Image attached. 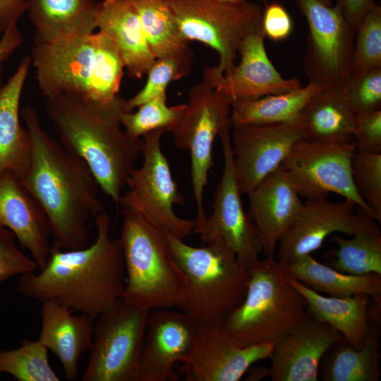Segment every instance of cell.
Instances as JSON below:
<instances>
[{"instance_id":"obj_38","label":"cell","mask_w":381,"mask_h":381,"mask_svg":"<svg viewBox=\"0 0 381 381\" xmlns=\"http://www.w3.org/2000/svg\"><path fill=\"white\" fill-rule=\"evenodd\" d=\"M351 169L358 195L370 208L372 216L381 223V153L356 149Z\"/></svg>"},{"instance_id":"obj_9","label":"cell","mask_w":381,"mask_h":381,"mask_svg":"<svg viewBox=\"0 0 381 381\" xmlns=\"http://www.w3.org/2000/svg\"><path fill=\"white\" fill-rule=\"evenodd\" d=\"M149 313L121 298L96 318L82 381H138Z\"/></svg>"},{"instance_id":"obj_32","label":"cell","mask_w":381,"mask_h":381,"mask_svg":"<svg viewBox=\"0 0 381 381\" xmlns=\"http://www.w3.org/2000/svg\"><path fill=\"white\" fill-rule=\"evenodd\" d=\"M322 87L309 82L305 87L290 92L234 101L231 109V126L234 128L297 120L305 105Z\"/></svg>"},{"instance_id":"obj_6","label":"cell","mask_w":381,"mask_h":381,"mask_svg":"<svg viewBox=\"0 0 381 381\" xmlns=\"http://www.w3.org/2000/svg\"><path fill=\"white\" fill-rule=\"evenodd\" d=\"M164 230L188 281L176 308L198 327H220L246 296L247 270L224 245L193 247Z\"/></svg>"},{"instance_id":"obj_16","label":"cell","mask_w":381,"mask_h":381,"mask_svg":"<svg viewBox=\"0 0 381 381\" xmlns=\"http://www.w3.org/2000/svg\"><path fill=\"white\" fill-rule=\"evenodd\" d=\"M198 325L183 312L157 308L150 311L138 381H176L175 365L190 353Z\"/></svg>"},{"instance_id":"obj_10","label":"cell","mask_w":381,"mask_h":381,"mask_svg":"<svg viewBox=\"0 0 381 381\" xmlns=\"http://www.w3.org/2000/svg\"><path fill=\"white\" fill-rule=\"evenodd\" d=\"M166 132L159 128L143 136V164L132 171L127 181L130 190L121 195L119 206L147 217L183 241L193 233L194 220L181 218L174 210L176 205L184 203V198L161 150L160 140Z\"/></svg>"},{"instance_id":"obj_2","label":"cell","mask_w":381,"mask_h":381,"mask_svg":"<svg viewBox=\"0 0 381 381\" xmlns=\"http://www.w3.org/2000/svg\"><path fill=\"white\" fill-rule=\"evenodd\" d=\"M94 219L97 237L91 246L76 250L52 246L37 273L20 275L18 294L41 302L56 300L93 320L121 298L126 271L120 238H111V219L106 210Z\"/></svg>"},{"instance_id":"obj_23","label":"cell","mask_w":381,"mask_h":381,"mask_svg":"<svg viewBox=\"0 0 381 381\" xmlns=\"http://www.w3.org/2000/svg\"><path fill=\"white\" fill-rule=\"evenodd\" d=\"M38 340L59 360L67 380H75L81 356L89 351L94 336V320L74 315L56 300L42 302Z\"/></svg>"},{"instance_id":"obj_43","label":"cell","mask_w":381,"mask_h":381,"mask_svg":"<svg viewBox=\"0 0 381 381\" xmlns=\"http://www.w3.org/2000/svg\"><path fill=\"white\" fill-rule=\"evenodd\" d=\"M336 2L355 32L362 18L375 4V0H336Z\"/></svg>"},{"instance_id":"obj_33","label":"cell","mask_w":381,"mask_h":381,"mask_svg":"<svg viewBox=\"0 0 381 381\" xmlns=\"http://www.w3.org/2000/svg\"><path fill=\"white\" fill-rule=\"evenodd\" d=\"M135 8L150 49L155 59L178 54L190 47L179 30L165 0H130Z\"/></svg>"},{"instance_id":"obj_27","label":"cell","mask_w":381,"mask_h":381,"mask_svg":"<svg viewBox=\"0 0 381 381\" xmlns=\"http://www.w3.org/2000/svg\"><path fill=\"white\" fill-rule=\"evenodd\" d=\"M25 1L26 11L35 28V44L90 35L97 29L100 6L97 0Z\"/></svg>"},{"instance_id":"obj_19","label":"cell","mask_w":381,"mask_h":381,"mask_svg":"<svg viewBox=\"0 0 381 381\" xmlns=\"http://www.w3.org/2000/svg\"><path fill=\"white\" fill-rule=\"evenodd\" d=\"M343 336L312 318L274 344L270 358L272 381H318L320 361Z\"/></svg>"},{"instance_id":"obj_11","label":"cell","mask_w":381,"mask_h":381,"mask_svg":"<svg viewBox=\"0 0 381 381\" xmlns=\"http://www.w3.org/2000/svg\"><path fill=\"white\" fill-rule=\"evenodd\" d=\"M232 102L229 97L202 80L190 90L184 114L172 131L176 147L190 151L196 219L206 216L203 193L213 164V144L217 135L230 131L232 126Z\"/></svg>"},{"instance_id":"obj_48","label":"cell","mask_w":381,"mask_h":381,"mask_svg":"<svg viewBox=\"0 0 381 381\" xmlns=\"http://www.w3.org/2000/svg\"><path fill=\"white\" fill-rule=\"evenodd\" d=\"M318 1H320L321 3L327 6H332L333 0H318Z\"/></svg>"},{"instance_id":"obj_13","label":"cell","mask_w":381,"mask_h":381,"mask_svg":"<svg viewBox=\"0 0 381 381\" xmlns=\"http://www.w3.org/2000/svg\"><path fill=\"white\" fill-rule=\"evenodd\" d=\"M224 169L212 203V214L194 220L193 232L206 245L221 244L231 250L246 270L262 250L256 228L244 210L236 180L230 131L222 134Z\"/></svg>"},{"instance_id":"obj_47","label":"cell","mask_w":381,"mask_h":381,"mask_svg":"<svg viewBox=\"0 0 381 381\" xmlns=\"http://www.w3.org/2000/svg\"><path fill=\"white\" fill-rule=\"evenodd\" d=\"M214 1L225 2V3H231V4H237V3L243 2L246 0H214Z\"/></svg>"},{"instance_id":"obj_35","label":"cell","mask_w":381,"mask_h":381,"mask_svg":"<svg viewBox=\"0 0 381 381\" xmlns=\"http://www.w3.org/2000/svg\"><path fill=\"white\" fill-rule=\"evenodd\" d=\"M138 108L136 111H125L121 116V124L124 127V131L133 138H140L159 128L172 132L180 122L186 104L168 107L167 94L163 92Z\"/></svg>"},{"instance_id":"obj_4","label":"cell","mask_w":381,"mask_h":381,"mask_svg":"<svg viewBox=\"0 0 381 381\" xmlns=\"http://www.w3.org/2000/svg\"><path fill=\"white\" fill-rule=\"evenodd\" d=\"M30 57L47 99L65 94L109 102L118 95L125 65L103 32L34 44Z\"/></svg>"},{"instance_id":"obj_5","label":"cell","mask_w":381,"mask_h":381,"mask_svg":"<svg viewBox=\"0 0 381 381\" xmlns=\"http://www.w3.org/2000/svg\"><path fill=\"white\" fill-rule=\"evenodd\" d=\"M120 241L126 271L122 298L152 310L176 307L187 287L164 230L147 217L122 210Z\"/></svg>"},{"instance_id":"obj_46","label":"cell","mask_w":381,"mask_h":381,"mask_svg":"<svg viewBox=\"0 0 381 381\" xmlns=\"http://www.w3.org/2000/svg\"><path fill=\"white\" fill-rule=\"evenodd\" d=\"M247 372L248 375L246 380L249 381H258L266 377H270L269 368L264 366L254 368L250 366Z\"/></svg>"},{"instance_id":"obj_7","label":"cell","mask_w":381,"mask_h":381,"mask_svg":"<svg viewBox=\"0 0 381 381\" xmlns=\"http://www.w3.org/2000/svg\"><path fill=\"white\" fill-rule=\"evenodd\" d=\"M247 271L246 296L220 326L239 346L274 344L310 318L306 298L274 258L258 260Z\"/></svg>"},{"instance_id":"obj_40","label":"cell","mask_w":381,"mask_h":381,"mask_svg":"<svg viewBox=\"0 0 381 381\" xmlns=\"http://www.w3.org/2000/svg\"><path fill=\"white\" fill-rule=\"evenodd\" d=\"M15 238L11 231L0 225V283L15 275L37 269L35 260L17 248Z\"/></svg>"},{"instance_id":"obj_41","label":"cell","mask_w":381,"mask_h":381,"mask_svg":"<svg viewBox=\"0 0 381 381\" xmlns=\"http://www.w3.org/2000/svg\"><path fill=\"white\" fill-rule=\"evenodd\" d=\"M354 138L357 150L381 153V109L356 115Z\"/></svg>"},{"instance_id":"obj_15","label":"cell","mask_w":381,"mask_h":381,"mask_svg":"<svg viewBox=\"0 0 381 381\" xmlns=\"http://www.w3.org/2000/svg\"><path fill=\"white\" fill-rule=\"evenodd\" d=\"M303 135L301 118L289 122L234 127L233 164L240 193L248 194L279 169L292 146Z\"/></svg>"},{"instance_id":"obj_36","label":"cell","mask_w":381,"mask_h":381,"mask_svg":"<svg viewBox=\"0 0 381 381\" xmlns=\"http://www.w3.org/2000/svg\"><path fill=\"white\" fill-rule=\"evenodd\" d=\"M193 56V52L189 47L182 53L156 59L147 73V79L145 85L133 97L126 99V111H133L144 102L166 92L171 82L188 74Z\"/></svg>"},{"instance_id":"obj_28","label":"cell","mask_w":381,"mask_h":381,"mask_svg":"<svg viewBox=\"0 0 381 381\" xmlns=\"http://www.w3.org/2000/svg\"><path fill=\"white\" fill-rule=\"evenodd\" d=\"M287 281L306 298L308 315L327 324L355 348L365 341L369 325V306L372 299L365 294L350 297L325 296L286 274Z\"/></svg>"},{"instance_id":"obj_20","label":"cell","mask_w":381,"mask_h":381,"mask_svg":"<svg viewBox=\"0 0 381 381\" xmlns=\"http://www.w3.org/2000/svg\"><path fill=\"white\" fill-rule=\"evenodd\" d=\"M265 37L262 27L248 35L239 48V64L217 83L215 89L232 102L287 92L302 87L297 78H284L277 71L267 54Z\"/></svg>"},{"instance_id":"obj_30","label":"cell","mask_w":381,"mask_h":381,"mask_svg":"<svg viewBox=\"0 0 381 381\" xmlns=\"http://www.w3.org/2000/svg\"><path fill=\"white\" fill-rule=\"evenodd\" d=\"M284 269L287 276L318 293L334 297L365 294L381 305V274L343 273L319 262L311 254L298 258Z\"/></svg>"},{"instance_id":"obj_1","label":"cell","mask_w":381,"mask_h":381,"mask_svg":"<svg viewBox=\"0 0 381 381\" xmlns=\"http://www.w3.org/2000/svg\"><path fill=\"white\" fill-rule=\"evenodd\" d=\"M32 145L29 171L20 181L44 211L54 238L53 246L76 250L87 246V223L105 210L98 184L87 164L49 135L36 110L20 111Z\"/></svg>"},{"instance_id":"obj_8","label":"cell","mask_w":381,"mask_h":381,"mask_svg":"<svg viewBox=\"0 0 381 381\" xmlns=\"http://www.w3.org/2000/svg\"><path fill=\"white\" fill-rule=\"evenodd\" d=\"M165 1L183 39L198 41L217 53L218 64L206 66L202 79L215 88L218 80L235 67L243 40L262 28L261 6L246 0L237 4L214 0Z\"/></svg>"},{"instance_id":"obj_24","label":"cell","mask_w":381,"mask_h":381,"mask_svg":"<svg viewBox=\"0 0 381 381\" xmlns=\"http://www.w3.org/2000/svg\"><path fill=\"white\" fill-rule=\"evenodd\" d=\"M31 64L30 56H25L0 87V179L11 173L21 181L30 169L31 140L27 128L20 124L19 107Z\"/></svg>"},{"instance_id":"obj_26","label":"cell","mask_w":381,"mask_h":381,"mask_svg":"<svg viewBox=\"0 0 381 381\" xmlns=\"http://www.w3.org/2000/svg\"><path fill=\"white\" fill-rule=\"evenodd\" d=\"M380 308L374 300L369 306L368 330L364 344L355 348L344 339L323 356L318 377L324 381H378L380 371Z\"/></svg>"},{"instance_id":"obj_37","label":"cell","mask_w":381,"mask_h":381,"mask_svg":"<svg viewBox=\"0 0 381 381\" xmlns=\"http://www.w3.org/2000/svg\"><path fill=\"white\" fill-rule=\"evenodd\" d=\"M380 67L381 7L375 4L364 15L356 30L351 73Z\"/></svg>"},{"instance_id":"obj_29","label":"cell","mask_w":381,"mask_h":381,"mask_svg":"<svg viewBox=\"0 0 381 381\" xmlns=\"http://www.w3.org/2000/svg\"><path fill=\"white\" fill-rule=\"evenodd\" d=\"M356 114L344 87L320 88L302 109L303 140L319 143H346L353 141Z\"/></svg>"},{"instance_id":"obj_31","label":"cell","mask_w":381,"mask_h":381,"mask_svg":"<svg viewBox=\"0 0 381 381\" xmlns=\"http://www.w3.org/2000/svg\"><path fill=\"white\" fill-rule=\"evenodd\" d=\"M356 212L357 227L351 238L334 235L337 249L331 255L330 266L346 274H381V234L376 219L361 207Z\"/></svg>"},{"instance_id":"obj_14","label":"cell","mask_w":381,"mask_h":381,"mask_svg":"<svg viewBox=\"0 0 381 381\" xmlns=\"http://www.w3.org/2000/svg\"><path fill=\"white\" fill-rule=\"evenodd\" d=\"M356 150L355 141L319 143L301 139L292 146L280 168L300 196L308 200L326 198L334 193L371 214L352 180L351 159Z\"/></svg>"},{"instance_id":"obj_34","label":"cell","mask_w":381,"mask_h":381,"mask_svg":"<svg viewBox=\"0 0 381 381\" xmlns=\"http://www.w3.org/2000/svg\"><path fill=\"white\" fill-rule=\"evenodd\" d=\"M47 351L38 339H23L17 349L0 350V373H8L18 381H60L49 363Z\"/></svg>"},{"instance_id":"obj_25","label":"cell","mask_w":381,"mask_h":381,"mask_svg":"<svg viewBox=\"0 0 381 381\" xmlns=\"http://www.w3.org/2000/svg\"><path fill=\"white\" fill-rule=\"evenodd\" d=\"M97 29L114 43L129 78L140 79L156 60L142 28L139 15L130 0L100 1Z\"/></svg>"},{"instance_id":"obj_3","label":"cell","mask_w":381,"mask_h":381,"mask_svg":"<svg viewBox=\"0 0 381 381\" xmlns=\"http://www.w3.org/2000/svg\"><path fill=\"white\" fill-rule=\"evenodd\" d=\"M125 102L119 95L109 102H97L62 94L47 98L46 106L61 143L87 164L117 208L143 146V140L121 129Z\"/></svg>"},{"instance_id":"obj_39","label":"cell","mask_w":381,"mask_h":381,"mask_svg":"<svg viewBox=\"0 0 381 381\" xmlns=\"http://www.w3.org/2000/svg\"><path fill=\"white\" fill-rule=\"evenodd\" d=\"M343 87L356 114L381 109V67L351 73Z\"/></svg>"},{"instance_id":"obj_12","label":"cell","mask_w":381,"mask_h":381,"mask_svg":"<svg viewBox=\"0 0 381 381\" xmlns=\"http://www.w3.org/2000/svg\"><path fill=\"white\" fill-rule=\"evenodd\" d=\"M308 25L303 61L310 83L322 87H344L351 74L355 30L340 5L318 0H295Z\"/></svg>"},{"instance_id":"obj_42","label":"cell","mask_w":381,"mask_h":381,"mask_svg":"<svg viewBox=\"0 0 381 381\" xmlns=\"http://www.w3.org/2000/svg\"><path fill=\"white\" fill-rule=\"evenodd\" d=\"M262 27L265 37L273 41H281L289 36L293 23L283 6L271 3L262 11Z\"/></svg>"},{"instance_id":"obj_17","label":"cell","mask_w":381,"mask_h":381,"mask_svg":"<svg viewBox=\"0 0 381 381\" xmlns=\"http://www.w3.org/2000/svg\"><path fill=\"white\" fill-rule=\"evenodd\" d=\"M272 343L239 346L220 327H199L182 362L187 381H238L255 362L270 358Z\"/></svg>"},{"instance_id":"obj_21","label":"cell","mask_w":381,"mask_h":381,"mask_svg":"<svg viewBox=\"0 0 381 381\" xmlns=\"http://www.w3.org/2000/svg\"><path fill=\"white\" fill-rule=\"evenodd\" d=\"M248 216L256 228L262 250L274 258L279 241L303 203L286 173L280 167L248 194Z\"/></svg>"},{"instance_id":"obj_22","label":"cell","mask_w":381,"mask_h":381,"mask_svg":"<svg viewBox=\"0 0 381 381\" xmlns=\"http://www.w3.org/2000/svg\"><path fill=\"white\" fill-rule=\"evenodd\" d=\"M0 225L13 233L38 270L45 265L52 247L49 221L35 197L11 173L0 179Z\"/></svg>"},{"instance_id":"obj_45","label":"cell","mask_w":381,"mask_h":381,"mask_svg":"<svg viewBox=\"0 0 381 381\" xmlns=\"http://www.w3.org/2000/svg\"><path fill=\"white\" fill-rule=\"evenodd\" d=\"M26 11L25 0H0V32L4 33L7 28Z\"/></svg>"},{"instance_id":"obj_18","label":"cell","mask_w":381,"mask_h":381,"mask_svg":"<svg viewBox=\"0 0 381 381\" xmlns=\"http://www.w3.org/2000/svg\"><path fill=\"white\" fill-rule=\"evenodd\" d=\"M356 207L348 200L308 199L280 238L277 260L284 267L298 258L318 250L332 234L353 235L357 227Z\"/></svg>"},{"instance_id":"obj_44","label":"cell","mask_w":381,"mask_h":381,"mask_svg":"<svg viewBox=\"0 0 381 381\" xmlns=\"http://www.w3.org/2000/svg\"><path fill=\"white\" fill-rule=\"evenodd\" d=\"M22 42L23 36L17 23H11L3 33L0 40V87L3 85L1 83L2 65Z\"/></svg>"}]
</instances>
